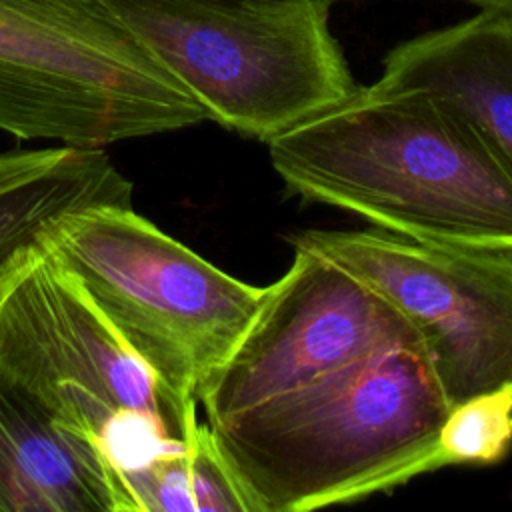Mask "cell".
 <instances>
[{
    "label": "cell",
    "instance_id": "cell-1",
    "mask_svg": "<svg viewBox=\"0 0 512 512\" xmlns=\"http://www.w3.org/2000/svg\"><path fill=\"white\" fill-rule=\"evenodd\" d=\"M304 200L432 244L512 250V168L448 102L372 82L270 136Z\"/></svg>",
    "mask_w": 512,
    "mask_h": 512
},
{
    "label": "cell",
    "instance_id": "cell-2",
    "mask_svg": "<svg viewBox=\"0 0 512 512\" xmlns=\"http://www.w3.org/2000/svg\"><path fill=\"white\" fill-rule=\"evenodd\" d=\"M448 410L408 344L208 426L250 512H306L438 470Z\"/></svg>",
    "mask_w": 512,
    "mask_h": 512
},
{
    "label": "cell",
    "instance_id": "cell-3",
    "mask_svg": "<svg viewBox=\"0 0 512 512\" xmlns=\"http://www.w3.org/2000/svg\"><path fill=\"white\" fill-rule=\"evenodd\" d=\"M36 240L148 364L182 422L196 420L198 388L236 346L266 286L220 270L132 206L68 212Z\"/></svg>",
    "mask_w": 512,
    "mask_h": 512
},
{
    "label": "cell",
    "instance_id": "cell-4",
    "mask_svg": "<svg viewBox=\"0 0 512 512\" xmlns=\"http://www.w3.org/2000/svg\"><path fill=\"white\" fill-rule=\"evenodd\" d=\"M204 120L104 0H0V130L102 148Z\"/></svg>",
    "mask_w": 512,
    "mask_h": 512
},
{
    "label": "cell",
    "instance_id": "cell-5",
    "mask_svg": "<svg viewBox=\"0 0 512 512\" xmlns=\"http://www.w3.org/2000/svg\"><path fill=\"white\" fill-rule=\"evenodd\" d=\"M208 120L270 136L360 84L332 32L334 0H104Z\"/></svg>",
    "mask_w": 512,
    "mask_h": 512
},
{
    "label": "cell",
    "instance_id": "cell-6",
    "mask_svg": "<svg viewBox=\"0 0 512 512\" xmlns=\"http://www.w3.org/2000/svg\"><path fill=\"white\" fill-rule=\"evenodd\" d=\"M0 372L124 476L186 430L148 364L38 240L0 262Z\"/></svg>",
    "mask_w": 512,
    "mask_h": 512
},
{
    "label": "cell",
    "instance_id": "cell-7",
    "mask_svg": "<svg viewBox=\"0 0 512 512\" xmlns=\"http://www.w3.org/2000/svg\"><path fill=\"white\" fill-rule=\"evenodd\" d=\"M290 242L346 268L406 320L448 406L512 384V250L386 230H306Z\"/></svg>",
    "mask_w": 512,
    "mask_h": 512
},
{
    "label": "cell",
    "instance_id": "cell-8",
    "mask_svg": "<svg viewBox=\"0 0 512 512\" xmlns=\"http://www.w3.org/2000/svg\"><path fill=\"white\" fill-rule=\"evenodd\" d=\"M420 344L406 320L340 264L294 248L224 362L198 388L206 424L308 388L398 346Z\"/></svg>",
    "mask_w": 512,
    "mask_h": 512
},
{
    "label": "cell",
    "instance_id": "cell-9",
    "mask_svg": "<svg viewBox=\"0 0 512 512\" xmlns=\"http://www.w3.org/2000/svg\"><path fill=\"white\" fill-rule=\"evenodd\" d=\"M0 512H136L112 458L2 372Z\"/></svg>",
    "mask_w": 512,
    "mask_h": 512
},
{
    "label": "cell",
    "instance_id": "cell-10",
    "mask_svg": "<svg viewBox=\"0 0 512 512\" xmlns=\"http://www.w3.org/2000/svg\"><path fill=\"white\" fill-rule=\"evenodd\" d=\"M376 82L442 98L512 168V12L478 10L400 42Z\"/></svg>",
    "mask_w": 512,
    "mask_h": 512
},
{
    "label": "cell",
    "instance_id": "cell-11",
    "mask_svg": "<svg viewBox=\"0 0 512 512\" xmlns=\"http://www.w3.org/2000/svg\"><path fill=\"white\" fill-rule=\"evenodd\" d=\"M98 204L132 206V182L102 148L0 152V262L60 216Z\"/></svg>",
    "mask_w": 512,
    "mask_h": 512
},
{
    "label": "cell",
    "instance_id": "cell-12",
    "mask_svg": "<svg viewBox=\"0 0 512 512\" xmlns=\"http://www.w3.org/2000/svg\"><path fill=\"white\" fill-rule=\"evenodd\" d=\"M136 512H250L208 424L126 474Z\"/></svg>",
    "mask_w": 512,
    "mask_h": 512
},
{
    "label": "cell",
    "instance_id": "cell-13",
    "mask_svg": "<svg viewBox=\"0 0 512 512\" xmlns=\"http://www.w3.org/2000/svg\"><path fill=\"white\" fill-rule=\"evenodd\" d=\"M512 446V384L450 406L436 442L440 468L496 464Z\"/></svg>",
    "mask_w": 512,
    "mask_h": 512
},
{
    "label": "cell",
    "instance_id": "cell-14",
    "mask_svg": "<svg viewBox=\"0 0 512 512\" xmlns=\"http://www.w3.org/2000/svg\"><path fill=\"white\" fill-rule=\"evenodd\" d=\"M476 6L478 10H508L512 12V0H460Z\"/></svg>",
    "mask_w": 512,
    "mask_h": 512
}]
</instances>
